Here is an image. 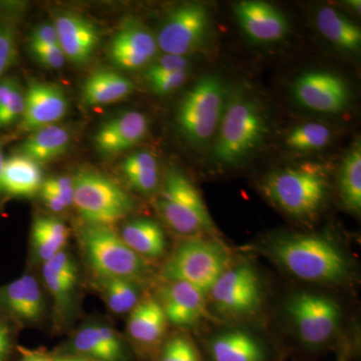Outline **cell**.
Masks as SVG:
<instances>
[{"instance_id":"1","label":"cell","mask_w":361,"mask_h":361,"mask_svg":"<svg viewBox=\"0 0 361 361\" xmlns=\"http://www.w3.org/2000/svg\"><path fill=\"white\" fill-rule=\"evenodd\" d=\"M271 253L278 264L304 281L336 284L348 276L345 256L324 237L300 235L281 239L273 244Z\"/></svg>"},{"instance_id":"2","label":"cell","mask_w":361,"mask_h":361,"mask_svg":"<svg viewBox=\"0 0 361 361\" xmlns=\"http://www.w3.org/2000/svg\"><path fill=\"white\" fill-rule=\"evenodd\" d=\"M212 158L221 166L236 165L261 146L269 133L260 104L245 94H235L226 104Z\"/></svg>"},{"instance_id":"3","label":"cell","mask_w":361,"mask_h":361,"mask_svg":"<svg viewBox=\"0 0 361 361\" xmlns=\"http://www.w3.org/2000/svg\"><path fill=\"white\" fill-rule=\"evenodd\" d=\"M263 191L284 212L305 218L322 208L329 193V182L322 168L303 164L268 176Z\"/></svg>"},{"instance_id":"4","label":"cell","mask_w":361,"mask_h":361,"mask_svg":"<svg viewBox=\"0 0 361 361\" xmlns=\"http://www.w3.org/2000/svg\"><path fill=\"white\" fill-rule=\"evenodd\" d=\"M229 266V252L213 240H185L161 269L167 282H184L208 295L218 278Z\"/></svg>"},{"instance_id":"5","label":"cell","mask_w":361,"mask_h":361,"mask_svg":"<svg viewBox=\"0 0 361 361\" xmlns=\"http://www.w3.org/2000/svg\"><path fill=\"white\" fill-rule=\"evenodd\" d=\"M156 205L169 227L180 235L194 237L216 231L198 190L179 170L168 171Z\"/></svg>"},{"instance_id":"6","label":"cell","mask_w":361,"mask_h":361,"mask_svg":"<svg viewBox=\"0 0 361 361\" xmlns=\"http://www.w3.org/2000/svg\"><path fill=\"white\" fill-rule=\"evenodd\" d=\"M73 180V206L90 225L110 227L134 208L130 195L106 176L82 170Z\"/></svg>"},{"instance_id":"7","label":"cell","mask_w":361,"mask_h":361,"mask_svg":"<svg viewBox=\"0 0 361 361\" xmlns=\"http://www.w3.org/2000/svg\"><path fill=\"white\" fill-rule=\"evenodd\" d=\"M226 104L222 80L215 75L200 78L185 94L178 108L180 132L192 144L204 146L217 132Z\"/></svg>"},{"instance_id":"8","label":"cell","mask_w":361,"mask_h":361,"mask_svg":"<svg viewBox=\"0 0 361 361\" xmlns=\"http://www.w3.org/2000/svg\"><path fill=\"white\" fill-rule=\"evenodd\" d=\"M82 246L90 269L99 279L137 280L148 273L146 259L135 254L110 227L90 225L85 228Z\"/></svg>"},{"instance_id":"9","label":"cell","mask_w":361,"mask_h":361,"mask_svg":"<svg viewBox=\"0 0 361 361\" xmlns=\"http://www.w3.org/2000/svg\"><path fill=\"white\" fill-rule=\"evenodd\" d=\"M287 313L297 336L310 348L327 343L336 334L341 319V307L334 299L308 292L292 296Z\"/></svg>"},{"instance_id":"10","label":"cell","mask_w":361,"mask_h":361,"mask_svg":"<svg viewBox=\"0 0 361 361\" xmlns=\"http://www.w3.org/2000/svg\"><path fill=\"white\" fill-rule=\"evenodd\" d=\"M211 28L210 14L205 6L190 2L177 7L159 30L157 44L165 54L185 56L205 44Z\"/></svg>"},{"instance_id":"11","label":"cell","mask_w":361,"mask_h":361,"mask_svg":"<svg viewBox=\"0 0 361 361\" xmlns=\"http://www.w3.org/2000/svg\"><path fill=\"white\" fill-rule=\"evenodd\" d=\"M208 295L219 312L234 317L254 314L263 302L260 279L256 270L248 264L227 268Z\"/></svg>"},{"instance_id":"12","label":"cell","mask_w":361,"mask_h":361,"mask_svg":"<svg viewBox=\"0 0 361 361\" xmlns=\"http://www.w3.org/2000/svg\"><path fill=\"white\" fill-rule=\"evenodd\" d=\"M293 96L299 104L311 111L334 114L348 103L346 82L329 71H308L297 78Z\"/></svg>"},{"instance_id":"13","label":"cell","mask_w":361,"mask_h":361,"mask_svg":"<svg viewBox=\"0 0 361 361\" xmlns=\"http://www.w3.org/2000/svg\"><path fill=\"white\" fill-rule=\"evenodd\" d=\"M25 111L20 121V128L25 132L56 125L68 111L63 90L49 82L33 80L25 92Z\"/></svg>"},{"instance_id":"14","label":"cell","mask_w":361,"mask_h":361,"mask_svg":"<svg viewBox=\"0 0 361 361\" xmlns=\"http://www.w3.org/2000/svg\"><path fill=\"white\" fill-rule=\"evenodd\" d=\"M158 49L156 37L139 21L130 18L114 35L109 56L118 68L134 71L148 65Z\"/></svg>"},{"instance_id":"15","label":"cell","mask_w":361,"mask_h":361,"mask_svg":"<svg viewBox=\"0 0 361 361\" xmlns=\"http://www.w3.org/2000/svg\"><path fill=\"white\" fill-rule=\"evenodd\" d=\"M234 13L247 37L261 44L279 42L289 32L284 14L264 1L245 0L235 4Z\"/></svg>"},{"instance_id":"16","label":"cell","mask_w":361,"mask_h":361,"mask_svg":"<svg viewBox=\"0 0 361 361\" xmlns=\"http://www.w3.org/2000/svg\"><path fill=\"white\" fill-rule=\"evenodd\" d=\"M54 25L66 59L75 65L87 63L99 45L97 26L84 16L71 13L59 14Z\"/></svg>"},{"instance_id":"17","label":"cell","mask_w":361,"mask_h":361,"mask_svg":"<svg viewBox=\"0 0 361 361\" xmlns=\"http://www.w3.org/2000/svg\"><path fill=\"white\" fill-rule=\"evenodd\" d=\"M44 294L39 282L23 275L11 283L0 286V313L20 323H35L45 310Z\"/></svg>"},{"instance_id":"18","label":"cell","mask_w":361,"mask_h":361,"mask_svg":"<svg viewBox=\"0 0 361 361\" xmlns=\"http://www.w3.org/2000/svg\"><path fill=\"white\" fill-rule=\"evenodd\" d=\"M148 129L146 116L139 111H127L104 123L97 132L94 144L104 156L118 155L139 144Z\"/></svg>"},{"instance_id":"19","label":"cell","mask_w":361,"mask_h":361,"mask_svg":"<svg viewBox=\"0 0 361 361\" xmlns=\"http://www.w3.org/2000/svg\"><path fill=\"white\" fill-rule=\"evenodd\" d=\"M206 294L184 282H168L161 305L169 322L189 326L206 315Z\"/></svg>"},{"instance_id":"20","label":"cell","mask_w":361,"mask_h":361,"mask_svg":"<svg viewBox=\"0 0 361 361\" xmlns=\"http://www.w3.org/2000/svg\"><path fill=\"white\" fill-rule=\"evenodd\" d=\"M44 183L42 167L27 157L14 153L6 157L2 173L4 194L11 197H30Z\"/></svg>"},{"instance_id":"21","label":"cell","mask_w":361,"mask_h":361,"mask_svg":"<svg viewBox=\"0 0 361 361\" xmlns=\"http://www.w3.org/2000/svg\"><path fill=\"white\" fill-rule=\"evenodd\" d=\"M134 82L116 71L97 70L82 85V99L89 106H103L122 101L132 94Z\"/></svg>"},{"instance_id":"22","label":"cell","mask_w":361,"mask_h":361,"mask_svg":"<svg viewBox=\"0 0 361 361\" xmlns=\"http://www.w3.org/2000/svg\"><path fill=\"white\" fill-rule=\"evenodd\" d=\"M70 144V132L56 123L33 130L18 146L16 153L27 157L40 165L63 156Z\"/></svg>"},{"instance_id":"23","label":"cell","mask_w":361,"mask_h":361,"mask_svg":"<svg viewBox=\"0 0 361 361\" xmlns=\"http://www.w3.org/2000/svg\"><path fill=\"white\" fill-rule=\"evenodd\" d=\"M167 323L161 303L148 297L130 311L127 327L134 341L151 345L161 341L167 329Z\"/></svg>"},{"instance_id":"24","label":"cell","mask_w":361,"mask_h":361,"mask_svg":"<svg viewBox=\"0 0 361 361\" xmlns=\"http://www.w3.org/2000/svg\"><path fill=\"white\" fill-rule=\"evenodd\" d=\"M213 361H266L265 349L248 332L233 330L216 336L210 344Z\"/></svg>"},{"instance_id":"25","label":"cell","mask_w":361,"mask_h":361,"mask_svg":"<svg viewBox=\"0 0 361 361\" xmlns=\"http://www.w3.org/2000/svg\"><path fill=\"white\" fill-rule=\"evenodd\" d=\"M121 238L142 258H160L165 254L166 237L158 223L135 219L123 226Z\"/></svg>"},{"instance_id":"26","label":"cell","mask_w":361,"mask_h":361,"mask_svg":"<svg viewBox=\"0 0 361 361\" xmlns=\"http://www.w3.org/2000/svg\"><path fill=\"white\" fill-rule=\"evenodd\" d=\"M318 30L329 42L349 52H358L361 47V30L336 8L323 6L316 13Z\"/></svg>"},{"instance_id":"27","label":"cell","mask_w":361,"mask_h":361,"mask_svg":"<svg viewBox=\"0 0 361 361\" xmlns=\"http://www.w3.org/2000/svg\"><path fill=\"white\" fill-rule=\"evenodd\" d=\"M122 172L135 191L151 194L159 184V165L149 152H135L123 161Z\"/></svg>"},{"instance_id":"28","label":"cell","mask_w":361,"mask_h":361,"mask_svg":"<svg viewBox=\"0 0 361 361\" xmlns=\"http://www.w3.org/2000/svg\"><path fill=\"white\" fill-rule=\"evenodd\" d=\"M68 239V230L63 222L51 217H39L33 222L32 241L37 257L47 262L63 250Z\"/></svg>"},{"instance_id":"29","label":"cell","mask_w":361,"mask_h":361,"mask_svg":"<svg viewBox=\"0 0 361 361\" xmlns=\"http://www.w3.org/2000/svg\"><path fill=\"white\" fill-rule=\"evenodd\" d=\"M341 200L349 211L361 212V148L355 144L342 161L338 178Z\"/></svg>"},{"instance_id":"30","label":"cell","mask_w":361,"mask_h":361,"mask_svg":"<svg viewBox=\"0 0 361 361\" xmlns=\"http://www.w3.org/2000/svg\"><path fill=\"white\" fill-rule=\"evenodd\" d=\"M99 280L104 300L114 313H130L141 301V290L137 280L129 278H104Z\"/></svg>"},{"instance_id":"31","label":"cell","mask_w":361,"mask_h":361,"mask_svg":"<svg viewBox=\"0 0 361 361\" xmlns=\"http://www.w3.org/2000/svg\"><path fill=\"white\" fill-rule=\"evenodd\" d=\"M25 90L14 75L0 80V130L20 123L25 111Z\"/></svg>"},{"instance_id":"32","label":"cell","mask_w":361,"mask_h":361,"mask_svg":"<svg viewBox=\"0 0 361 361\" xmlns=\"http://www.w3.org/2000/svg\"><path fill=\"white\" fill-rule=\"evenodd\" d=\"M331 139V130L320 123H306L294 128L286 137V146L297 152L324 148Z\"/></svg>"},{"instance_id":"33","label":"cell","mask_w":361,"mask_h":361,"mask_svg":"<svg viewBox=\"0 0 361 361\" xmlns=\"http://www.w3.org/2000/svg\"><path fill=\"white\" fill-rule=\"evenodd\" d=\"M6 6L0 4V80L18 58V30Z\"/></svg>"},{"instance_id":"34","label":"cell","mask_w":361,"mask_h":361,"mask_svg":"<svg viewBox=\"0 0 361 361\" xmlns=\"http://www.w3.org/2000/svg\"><path fill=\"white\" fill-rule=\"evenodd\" d=\"M73 348L78 353L97 361H118L110 349L106 348L99 330L94 325L84 327L75 334L73 341Z\"/></svg>"},{"instance_id":"35","label":"cell","mask_w":361,"mask_h":361,"mask_svg":"<svg viewBox=\"0 0 361 361\" xmlns=\"http://www.w3.org/2000/svg\"><path fill=\"white\" fill-rule=\"evenodd\" d=\"M42 277L47 290L56 301V306L59 308L65 307L70 301L77 281L61 276L45 263L42 266Z\"/></svg>"},{"instance_id":"36","label":"cell","mask_w":361,"mask_h":361,"mask_svg":"<svg viewBox=\"0 0 361 361\" xmlns=\"http://www.w3.org/2000/svg\"><path fill=\"white\" fill-rule=\"evenodd\" d=\"M159 361H201V357L193 342L186 336H176L166 343Z\"/></svg>"},{"instance_id":"37","label":"cell","mask_w":361,"mask_h":361,"mask_svg":"<svg viewBox=\"0 0 361 361\" xmlns=\"http://www.w3.org/2000/svg\"><path fill=\"white\" fill-rule=\"evenodd\" d=\"M190 61L185 56H173V54H165L158 61H156L145 73L146 80H155L169 73H176L182 70H189Z\"/></svg>"},{"instance_id":"38","label":"cell","mask_w":361,"mask_h":361,"mask_svg":"<svg viewBox=\"0 0 361 361\" xmlns=\"http://www.w3.org/2000/svg\"><path fill=\"white\" fill-rule=\"evenodd\" d=\"M188 75H189V70H182L155 78L148 82L155 94L166 96L182 87L183 84L186 82Z\"/></svg>"},{"instance_id":"39","label":"cell","mask_w":361,"mask_h":361,"mask_svg":"<svg viewBox=\"0 0 361 361\" xmlns=\"http://www.w3.org/2000/svg\"><path fill=\"white\" fill-rule=\"evenodd\" d=\"M40 190L51 192L63 198L70 206L73 205V178L59 176L44 180Z\"/></svg>"},{"instance_id":"40","label":"cell","mask_w":361,"mask_h":361,"mask_svg":"<svg viewBox=\"0 0 361 361\" xmlns=\"http://www.w3.org/2000/svg\"><path fill=\"white\" fill-rule=\"evenodd\" d=\"M49 47H59L58 32L54 25L44 23L35 28L30 35L28 47L32 49Z\"/></svg>"},{"instance_id":"41","label":"cell","mask_w":361,"mask_h":361,"mask_svg":"<svg viewBox=\"0 0 361 361\" xmlns=\"http://www.w3.org/2000/svg\"><path fill=\"white\" fill-rule=\"evenodd\" d=\"M30 51L35 61L44 68L58 70L65 65L66 59L59 47H39Z\"/></svg>"},{"instance_id":"42","label":"cell","mask_w":361,"mask_h":361,"mask_svg":"<svg viewBox=\"0 0 361 361\" xmlns=\"http://www.w3.org/2000/svg\"><path fill=\"white\" fill-rule=\"evenodd\" d=\"M40 196H42V201L44 202L45 205L47 208L51 209L54 212H63L66 208L71 207L63 198L58 196V195L51 193L49 191H44V190H39Z\"/></svg>"},{"instance_id":"43","label":"cell","mask_w":361,"mask_h":361,"mask_svg":"<svg viewBox=\"0 0 361 361\" xmlns=\"http://www.w3.org/2000/svg\"><path fill=\"white\" fill-rule=\"evenodd\" d=\"M11 330L6 323L0 322V361H6L11 353Z\"/></svg>"},{"instance_id":"44","label":"cell","mask_w":361,"mask_h":361,"mask_svg":"<svg viewBox=\"0 0 361 361\" xmlns=\"http://www.w3.org/2000/svg\"><path fill=\"white\" fill-rule=\"evenodd\" d=\"M20 361H54V358L49 357V356L39 353V351L25 349L23 351V356H21Z\"/></svg>"},{"instance_id":"45","label":"cell","mask_w":361,"mask_h":361,"mask_svg":"<svg viewBox=\"0 0 361 361\" xmlns=\"http://www.w3.org/2000/svg\"><path fill=\"white\" fill-rule=\"evenodd\" d=\"M4 141L6 139L0 137V194H4V189H2V173H4V161H6V156H4Z\"/></svg>"},{"instance_id":"46","label":"cell","mask_w":361,"mask_h":361,"mask_svg":"<svg viewBox=\"0 0 361 361\" xmlns=\"http://www.w3.org/2000/svg\"><path fill=\"white\" fill-rule=\"evenodd\" d=\"M54 361H90V360H85V358L68 357V356H66V357H56V358H54Z\"/></svg>"},{"instance_id":"47","label":"cell","mask_w":361,"mask_h":361,"mask_svg":"<svg viewBox=\"0 0 361 361\" xmlns=\"http://www.w3.org/2000/svg\"><path fill=\"white\" fill-rule=\"evenodd\" d=\"M349 6L355 7V11H360V1H349Z\"/></svg>"}]
</instances>
